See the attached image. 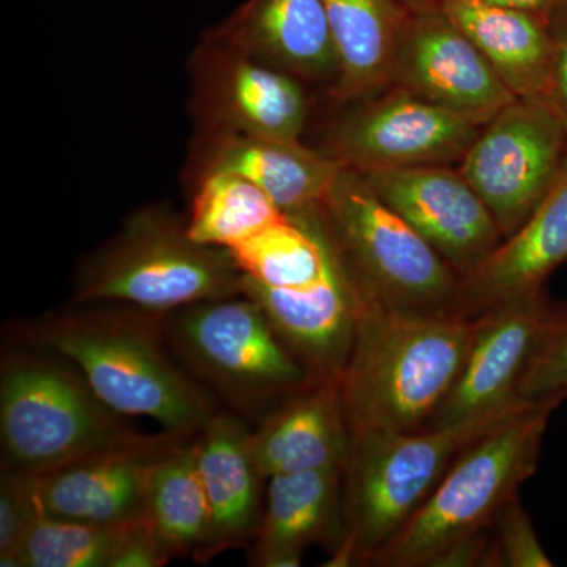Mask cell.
I'll return each mask as SVG.
<instances>
[{
	"label": "cell",
	"mask_w": 567,
	"mask_h": 567,
	"mask_svg": "<svg viewBox=\"0 0 567 567\" xmlns=\"http://www.w3.org/2000/svg\"><path fill=\"white\" fill-rule=\"evenodd\" d=\"M342 475L344 468H323L268 480L262 517L254 536V566H300L306 547L339 546L344 535Z\"/></svg>",
	"instance_id": "obj_21"
},
{
	"label": "cell",
	"mask_w": 567,
	"mask_h": 567,
	"mask_svg": "<svg viewBox=\"0 0 567 567\" xmlns=\"http://www.w3.org/2000/svg\"><path fill=\"white\" fill-rule=\"evenodd\" d=\"M166 312L123 303H71L18 324L21 344L62 354L115 412L148 417L163 431L194 436L218 413L171 350Z\"/></svg>",
	"instance_id": "obj_1"
},
{
	"label": "cell",
	"mask_w": 567,
	"mask_h": 567,
	"mask_svg": "<svg viewBox=\"0 0 567 567\" xmlns=\"http://www.w3.org/2000/svg\"><path fill=\"white\" fill-rule=\"evenodd\" d=\"M112 410L70 360L21 344L0 365L3 466L41 476L147 439Z\"/></svg>",
	"instance_id": "obj_4"
},
{
	"label": "cell",
	"mask_w": 567,
	"mask_h": 567,
	"mask_svg": "<svg viewBox=\"0 0 567 567\" xmlns=\"http://www.w3.org/2000/svg\"><path fill=\"white\" fill-rule=\"evenodd\" d=\"M488 543L484 566L551 567L554 561L537 539L535 528L517 496L499 513Z\"/></svg>",
	"instance_id": "obj_31"
},
{
	"label": "cell",
	"mask_w": 567,
	"mask_h": 567,
	"mask_svg": "<svg viewBox=\"0 0 567 567\" xmlns=\"http://www.w3.org/2000/svg\"><path fill=\"white\" fill-rule=\"evenodd\" d=\"M361 175L461 278L476 270L503 241L494 215L457 166Z\"/></svg>",
	"instance_id": "obj_13"
},
{
	"label": "cell",
	"mask_w": 567,
	"mask_h": 567,
	"mask_svg": "<svg viewBox=\"0 0 567 567\" xmlns=\"http://www.w3.org/2000/svg\"><path fill=\"white\" fill-rule=\"evenodd\" d=\"M567 393V308H557L543 334L517 386L522 401H539Z\"/></svg>",
	"instance_id": "obj_30"
},
{
	"label": "cell",
	"mask_w": 567,
	"mask_h": 567,
	"mask_svg": "<svg viewBox=\"0 0 567 567\" xmlns=\"http://www.w3.org/2000/svg\"><path fill=\"white\" fill-rule=\"evenodd\" d=\"M567 158V130L540 100H514L481 126L458 169L498 224L503 240L527 221Z\"/></svg>",
	"instance_id": "obj_10"
},
{
	"label": "cell",
	"mask_w": 567,
	"mask_h": 567,
	"mask_svg": "<svg viewBox=\"0 0 567 567\" xmlns=\"http://www.w3.org/2000/svg\"><path fill=\"white\" fill-rule=\"evenodd\" d=\"M192 439L163 431L41 475L43 513L104 525L145 518V487L153 462Z\"/></svg>",
	"instance_id": "obj_16"
},
{
	"label": "cell",
	"mask_w": 567,
	"mask_h": 567,
	"mask_svg": "<svg viewBox=\"0 0 567 567\" xmlns=\"http://www.w3.org/2000/svg\"><path fill=\"white\" fill-rule=\"evenodd\" d=\"M391 84L481 126L517 100L442 7L410 9Z\"/></svg>",
	"instance_id": "obj_11"
},
{
	"label": "cell",
	"mask_w": 567,
	"mask_h": 567,
	"mask_svg": "<svg viewBox=\"0 0 567 567\" xmlns=\"http://www.w3.org/2000/svg\"><path fill=\"white\" fill-rule=\"evenodd\" d=\"M349 424L339 380H324L271 410L251 432V453L265 481L278 475L344 468Z\"/></svg>",
	"instance_id": "obj_20"
},
{
	"label": "cell",
	"mask_w": 567,
	"mask_h": 567,
	"mask_svg": "<svg viewBox=\"0 0 567 567\" xmlns=\"http://www.w3.org/2000/svg\"><path fill=\"white\" fill-rule=\"evenodd\" d=\"M336 106L315 147L358 174L458 166L481 130L394 84Z\"/></svg>",
	"instance_id": "obj_9"
},
{
	"label": "cell",
	"mask_w": 567,
	"mask_h": 567,
	"mask_svg": "<svg viewBox=\"0 0 567 567\" xmlns=\"http://www.w3.org/2000/svg\"><path fill=\"white\" fill-rule=\"evenodd\" d=\"M241 293L264 309L284 344L317 382L341 379L365 300L339 252L330 270L308 286L276 289L244 276Z\"/></svg>",
	"instance_id": "obj_15"
},
{
	"label": "cell",
	"mask_w": 567,
	"mask_h": 567,
	"mask_svg": "<svg viewBox=\"0 0 567 567\" xmlns=\"http://www.w3.org/2000/svg\"><path fill=\"white\" fill-rule=\"evenodd\" d=\"M286 216L254 183L234 174H200L186 230L197 244L233 249Z\"/></svg>",
	"instance_id": "obj_27"
},
{
	"label": "cell",
	"mask_w": 567,
	"mask_h": 567,
	"mask_svg": "<svg viewBox=\"0 0 567 567\" xmlns=\"http://www.w3.org/2000/svg\"><path fill=\"white\" fill-rule=\"evenodd\" d=\"M557 308L543 289L476 317L475 338L461 375L429 427L488 415L522 401L518 382Z\"/></svg>",
	"instance_id": "obj_14"
},
{
	"label": "cell",
	"mask_w": 567,
	"mask_h": 567,
	"mask_svg": "<svg viewBox=\"0 0 567 567\" xmlns=\"http://www.w3.org/2000/svg\"><path fill=\"white\" fill-rule=\"evenodd\" d=\"M229 249L197 244L166 208H142L78 271L71 303H123L173 312L241 293Z\"/></svg>",
	"instance_id": "obj_6"
},
{
	"label": "cell",
	"mask_w": 567,
	"mask_h": 567,
	"mask_svg": "<svg viewBox=\"0 0 567 567\" xmlns=\"http://www.w3.org/2000/svg\"><path fill=\"white\" fill-rule=\"evenodd\" d=\"M338 52L328 99L352 102L391 84L395 51L409 20L404 0H322Z\"/></svg>",
	"instance_id": "obj_24"
},
{
	"label": "cell",
	"mask_w": 567,
	"mask_h": 567,
	"mask_svg": "<svg viewBox=\"0 0 567 567\" xmlns=\"http://www.w3.org/2000/svg\"><path fill=\"white\" fill-rule=\"evenodd\" d=\"M320 210L365 301L406 315L453 316L461 275L363 175L342 169Z\"/></svg>",
	"instance_id": "obj_8"
},
{
	"label": "cell",
	"mask_w": 567,
	"mask_h": 567,
	"mask_svg": "<svg viewBox=\"0 0 567 567\" xmlns=\"http://www.w3.org/2000/svg\"><path fill=\"white\" fill-rule=\"evenodd\" d=\"M134 522L91 524L43 513L22 543L18 567H112Z\"/></svg>",
	"instance_id": "obj_28"
},
{
	"label": "cell",
	"mask_w": 567,
	"mask_h": 567,
	"mask_svg": "<svg viewBox=\"0 0 567 567\" xmlns=\"http://www.w3.org/2000/svg\"><path fill=\"white\" fill-rule=\"evenodd\" d=\"M484 2L527 11V13L537 14L546 20H551L563 11H567V0H484Z\"/></svg>",
	"instance_id": "obj_34"
},
{
	"label": "cell",
	"mask_w": 567,
	"mask_h": 567,
	"mask_svg": "<svg viewBox=\"0 0 567 567\" xmlns=\"http://www.w3.org/2000/svg\"><path fill=\"white\" fill-rule=\"evenodd\" d=\"M197 69V103L210 133L301 141L312 115L303 82L208 37Z\"/></svg>",
	"instance_id": "obj_12"
},
{
	"label": "cell",
	"mask_w": 567,
	"mask_h": 567,
	"mask_svg": "<svg viewBox=\"0 0 567 567\" xmlns=\"http://www.w3.org/2000/svg\"><path fill=\"white\" fill-rule=\"evenodd\" d=\"M410 9H425V7H440L443 0H404Z\"/></svg>",
	"instance_id": "obj_35"
},
{
	"label": "cell",
	"mask_w": 567,
	"mask_h": 567,
	"mask_svg": "<svg viewBox=\"0 0 567 567\" xmlns=\"http://www.w3.org/2000/svg\"><path fill=\"white\" fill-rule=\"evenodd\" d=\"M229 251L246 278L276 289L316 282L338 257L320 204L286 213L279 221Z\"/></svg>",
	"instance_id": "obj_25"
},
{
	"label": "cell",
	"mask_w": 567,
	"mask_h": 567,
	"mask_svg": "<svg viewBox=\"0 0 567 567\" xmlns=\"http://www.w3.org/2000/svg\"><path fill=\"white\" fill-rule=\"evenodd\" d=\"M175 557L148 518L134 522L112 567H162Z\"/></svg>",
	"instance_id": "obj_32"
},
{
	"label": "cell",
	"mask_w": 567,
	"mask_h": 567,
	"mask_svg": "<svg viewBox=\"0 0 567 567\" xmlns=\"http://www.w3.org/2000/svg\"><path fill=\"white\" fill-rule=\"evenodd\" d=\"M203 174L244 177L284 213L322 204L342 167L315 145L238 133H210Z\"/></svg>",
	"instance_id": "obj_22"
},
{
	"label": "cell",
	"mask_w": 567,
	"mask_h": 567,
	"mask_svg": "<svg viewBox=\"0 0 567 567\" xmlns=\"http://www.w3.org/2000/svg\"><path fill=\"white\" fill-rule=\"evenodd\" d=\"M251 429L233 412L216 413L194 440L210 506V532L196 557L207 561L254 539L262 517L264 477L251 453Z\"/></svg>",
	"instance_id": "obj_19"
},
{
	"label": "cell",
	"mask_w": 567,
	"mask_h": 567,
	"mask_svg": "<svg viewBox=\"0 0 567 567\" xmlns=\"http://www.w3.org/2000/svg\"><path fill=\"white\" fill-rule=\"evenodd\" d=\"M43 514L39 476L2 465L0 475V566L18 567L25 536Z\"/></svg>",
	"instance_id": "obj_29"
},
{
	"label": "cell",
	"mask_w": 567,
	"mask_h": 567,
	"mask_svg": "<svg viewBox=\"0 0 567 567\" xmlns=\"http://www.w3.org/2000/svg\"><path fill=\"white\" fill-rule=\"evenodd\" d=\"M216 40L330 95L339 76L338 52L322 0H248Z\"/></svg>",
	"instance_id": "obj_17"
},
{
	"label": "cell",
	"mask_w": 567,
	"mask_h": 567,
	"mask_svg": "<svg viewBox=\"0 0 567 567\" xmlns=\"http://www.w3.org/2000/svg\"><path fill=\"white\" fill-rule=\"evenodd\" d=\"M516 404L442 427L352 436L344 465V535L330 566L369 565L410 520L454 458Z\"/></svg>",
	"instance_id": "obj_5"
},
{
	"label": "cell",
	"mask_w": 567,
	"mask_h": 567,
	"mask_svg": "<svg viewBox=\"0 0 567 567\" xmlns=\"http://www.w3.org/2000/svg\"><path fill=\"white\" fill-rule=\"evenodd\" d=\"M145 516L177 555L196 557L210 532V506L192 440L162 454L147 476Z\"/></svg>",
	"instance_id": "obj_26"
},
{
	"label": "cell",
	"mask_w": 567,
	"mask_h": 567,
	"mask_svg": "<svg viewBox=\"0 0 567 567\" xmlns=\"http://www.w3.org/2000/svg\"><path fill=\"white\" fill-rule=\"evenodd\" d=\"M567 393L520 402L462 451L415 516L369 563L484 566L499 513L535 475L550 417Z\"/></svg>",
	"instance_id": "obj_2"
},
{
	"label": "cell",
	"mask_w": 567,
	"mask_h": 567,
	"mask_svg": "<svg viewBox=\"0 0 567 567\" xmlns=\"http://www.w3.org/2000/svg\"><path fill=\"white\" fill-rule=\"evenodd\" d=\"M476 319L391 311L365 301L339 379L350 434L429 427L456 385Z\"/></svg>",
	"instance_id": "obj_3"
},
{
	"label": "cell",
	"mask_w": 567,
	"mask_h": 567,
	"mask_svg": "<svg viewBox=\"0 0 567 567\" xmlns=\"http://www.w3.org/2000/svg\"><path fill=\"white\" fill-rule=\"evenodd\" d=\"M551 62L546 102L567 130V11L551 18Z\"/></svg>",
	"instance_id": "obj_33"
},
{
	"label": "cell",
	"mask_w": 567,
	"mask_h": 567,
	"mask_svg": "<svg viewBox=\"0 0 567 567\" xmlns=\"http://www.w3.org/2000/svg\"><path fill=\"white\" fill-rule=\"evenodd\" d=\"M440 7L476 44L517 99L546 100L551 62L550 21L484 0H443Z\"/></svg>",
	"instance_id": "obj_23"
},
{
	"label": "cell",
	"mask_w": 567,
	"mask_h": 567,
	"mask_svg": "<svg viewBox=\"0 0 567 567\" xmlns=\"http://www.w3.org/2000/svg\"><path fill=\"white\" fill-rule=\"evenodd\" d=\"M164 327L178 363L245 420H262L317 383L244 293L175 309Z\"/></svg>",
	"instance_id": "obj_7"
},
{
	"label": "cell",
	"mask_w": 567,
	"mask_h": 567,
	"mask_svg": "<svg viewBox=\"0 0 567 567\" xmlns=\"http://www.w3.org/2000/svg\"><path fill=\"white\" fill-rule=\"evenodd\" d=\"M567 260V158L551 188L476 270L464 276L453 316L476 319L496 306L544 289Z\"/></svg>",
	"instance_id": "obj_18"
}]
</instances>
